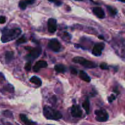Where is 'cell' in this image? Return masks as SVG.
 <instances>
[{"label":"cell","mask_w":125,"mask_h":125,"mask_svg":"<svg viewBox=\"0 0 125 125\" xmlns=\"http://www.w3.org/2000/svg\"><path fill=\"white\" fill-rule=\"evenodd\" d=\"M21 33V30L18 28H13V29L5 28L2 31L1 42L2 43H7L12 41L18 38Z\"/></svg>","instance_id":"obj_1"},{"label":"cell","mask_w":125,"mask_h":125,"mask_svg":"<svg viewBox=\"0 0 125 125\" xmlns=\"http://www.w3.org/2000/svg\"><path fill=\"white\" fill-rule=\"evenodd\" d=\"M43 113L45 118L48 120H58L62 118V115L59 111L49 106H45L43 109Z\"/></svg>","instance_id":"obj_2"},{"label":"cell","mask_w":125,"mask_h":125,"mask_svg":"<svg viewBox=\"0 0 125 125\" xmlns=\"http://www.w3.org/2000/svg\"><path fill=\"white\" fill-rule=\"evenodd\" d=\"M73 61L75 63H79L85 68H94L97 67V64L95 62L85 59L83 57H75L73 59Z\"/></svg>","instance_id":"obj_3"},{"label":"cell","mask_w":125,"mask_h":125,"mask_svg":"<svg viewBox=\"0 0 125 125\" xmlns=\"http://www.w3.org/2000/svg\"><path fill=\"white\" fill-rule=\"evenodd\" d=\"M96 115V120L99 122H105L107 121L109 118V115L107 111L103 109L96 110L95 112Z\"/></svg>","instance_id":"obj_4"},{"label":"cell","mask_w":125,"mask_h":125,"mask_svg":"<svg viewBox=\"0 0 125 125\" xmlns=\"http://www.w3.org/2000/svg\"><path fill=\"white\" fill-rule=\"evenodd\" d=\"M42 54V48L40 46H37L31 50V53L25 56V59L28 61H32L39 57Z\"/></svg>","instance_id":"obj_5"},{"label":"cell","mask_w":125,"mask_h":125,"mask_svg":"<svg viewBox=\"0 0 125 125\" xmlns=\"http://www.w3.org/2000/svg\"><path fill=\"white\" fill-rule=\"evenodd\" d=\"M48 48L54 52H59L61 49V45L57 39H52L48 43Z\"/></svg>","instance_id":"obj_6"},{"label":"cell","mask_w":125,"mask_h":125,"mask_svg":"<svg viewBox=\"0 0 125 125\" xmlns=\"http://www.w3.org/2000/svg\"><path fill=\"white\" fill-rule=\"evenodd\" d=\"M104 47L105 45L104 43L100 42L96 44L92 50V54L95 56H101V53H102V51L104 50Z\"/></svg>","instance_id":"obj_7"},{"label":"cell","mask_w":125,"mask_h":125,"mask_svg":"<svg viewBox=\"0 0 125 125\" xmlns=\"http://www.w3.org/2000/svg\"><path fill=\"white\" fill-rule=\"evenodd\" d=\"M48 29L50 33H54L57 30V21L53 18H51L48 21Z\"/></svg>","instance_id":"obj_8"},{"label":"cell","mask_w":125,"mask_h":125,"mask_svg":"<svg viewBox=\"0 0 125 125\" xmlns=\"http://www.w3.org/2000/svg\"><path fill=\"white\" fill-rule=\"evenodd\" d=\"M72 115L73 117L78 118L81 117L83 115V111L79 106L77 105H73L72 107Z\"/></svg>","instance_id":"obj_9"},{"label":"cell","mask_w":125,"mask_h":125,"mask_svg":"<svg viewBox=\"0 0 125 125\" xmlns=\"http://www.w3.org/2000/svg\"><path fill=\"white\" fill-rule=\"evenodd\" d=\"M48 66V63L45 61H39L35 63L33 67V70L35 72H37L40 70L41 68H46Z\"/></svg>","instance_id":"obj_10"},{"label":"cell","mask_w":125,"mask_h":125,"mask_svg":"<svg viewBox=\"0 0 125 125\" xmlns=\"http://www.w3.org/2000/svg\"><path fill=\"white\" fill-rule=\"evenodd\" d=\"M93 12L94 14L99 18H104L105 17V13L101 7H94L93 9Z\"/></svg>","instance_id":"obj_11"},{"label":"cell","mask_w":125,"mask_h":125,"mask_svg":"<svg viewBox=\"0 0 125 125\" xmlns=\"http://www.w3.org/2000/svg\"><path fill=\"white\" fill-rule=\"evenodd\" d=\"M34 1L35 0H22V1H20L18 6L21 9L24 10L26 9L28 4H32L34 3Z\"/></svg>","instance_id":"obj_12"},{"label":"cell","mask_w":125,"mask_h":125,"mask_svg":"<svg viewBox=\"0 0 125 125\" xmlns=\"http://www.w3.org/2000/svg\"><path fill=\"white\" fill-rule=\"evenodd\" d=\"M20 119L22 121V122H23L24 123H25L26 125H34L35 124V123H34V122H32L31 120H30L28 119V118H27L26 115L24 114H20Z\"/></svg>","instance_id":"obj_13"},{"label":"cell","mask_w":125,"mask_h":125,"mask_svg":"<svg viewBox=\"0 0 125 125\" xmlns=\"http://www.w3.org/2000/svg\"><path fill=\"white\" fill-rule=\"evenodd\" d=\"M79 77H80L82 80L87 82V83H90V81H91L90 76L84 71H80V72H79Z\"/></svg>","instance_id":"obj_14"},{"label":"cell","mask_w":125,"mask_h":125,"mask_svg":"<svg viewBox=\"0 0 125 125\" xmlns=\"http://www.w3.org/2000/svg\"><path fill=\"white\" fill-rule=\"evenodd\" d=\"M30 81L32 83H34V84H35L37 86H41L42 84V82L41 79L39 77L36 76H32L31 78L30 79Z\"/></svg>","instance_id":"obj_15"},{"label":"cell","mask_w":125,"mask_h":125,"mask_svg":"<svg viewBox=\"0 0 125 125\" xmlns=\"http://www.w3.org/2000/svg\"><path fill=\"white\" fill-rule=\"evenodd\" d=\"M54 69L58 73H65L67 70L65 66L62 64H57L54 66Z\"/></svg>","instance_id":"obj_16"},{"label":"cell","mask_w":125,"mask_h":125,"mask_svg":"<svg viewBox=\"0 0 125 125\" xmlns=\"http://www.w3.org/2000/svg\"><path fill=\"white\" fill-rule=\"evenodd\" d=\"M13 59V52L12 51H7L5 55V59L7 63H10Z\"/></svg>","instance_id":"obj_17"},{"label":"cell","mask_w":125,"mask_h":125,"mask_svg":"<svg viewBox=\"0 0 125 125\" xmlns=\"http://www.w3.org/2000/svg\"><path fill=\"white\" fill-rule=\"evenodd\" d=\"M83 107L86 113L89 114L90 112V101H89V98H86L84 101L83 103Z\"/></svg>","instance_id":"obj_18"},{"label":"cell","mask_w":125,"mask_h":125,"mask_svg":"<svg viewBox=\"0 0 125 125\" xmlns=\"http://www.w3.org/2000/svg\"><path fill=\"white\" fill-rule=\"evenodd\" d=\"M107 9H108L109 13H111V15L115 16L117 13V10L116 9L114 8V7H112V6H107Z\"/></svg>","instance_id":"obj_19"},{"label":"cell","mask_w":125,"mask_h":125,"mask_svg":"<svg viewBox=\"0 0 125 125\" xmlns=\"http://www.w3.org/2000/svg\"><path fill=\"white\" fill-rule=\"evenodd\" d=\"M27 42L25 36L24 35H23L21 38H20L19 39H18L17 41V45H20V44L24 43H26Z\"/></svg>","instance_id":"obj_20"},{"label":"cell","mask_w":125,"mask_h":125,"mask_svg":"<svg viewBox=\"0 0 125 125\" xmlns=\"http://www.w3.org/2000/svg\"><path fill=\"white\" fill-rule=\"evenodd\" d=\"M4 89L6 90V91L9 92L10 93H13L14 92V89H13V87L12 85L8 84V85H6V86L4 87Z\"/></svg>","instance_id":"obj_21"},{"label":"cell","mask_w":125,"mask_h":125,"mask_svg":"<svg viewBox=\"0 0 125 125\" xmlns=\"http://www.w3.org/2000/svg\"><path fill=\"white\" fill-rule=\"evenodd\" d=\"M24 68L26 71H30L31 69V61H28L25 65Z\"/></svg>","instance_id":"obj_22"},{"label":"cell","mask_w":125,"mask_h":125,"mask_svg":"<svg viewBox=\"0 0 125 125\" xmlns=\"http://www.w3.org/2000/svg\"><path fill=\"white\" fill-rule=\"evenodd\" d=\"M3 114L6 117H12V112H10L9 111H6L3 112Z\"/></svg>","instance_id":"obj_23"},{"label":"cell","mask_w":125,"mask_h":125,"mask_svg":"<svg viewBox=\"0 0 125 125\" xmlns=\"http://www.w3.org/2000/svg\"><path fill=\"white\" fill-rule=\"evenodd\" d=\"M6 21V17L5 16H0V24H4Z\"/></svg>","instance_id":"obj_24"},{"label":"cell","mask_w":125,"mask_h":125,"mask_svg":"<svg viewBox=\"0 0 125 125\" xmlns=\"http://www.w3.org/2000/svg\"><path fill=\"white\" fill-rule=\"evenodd\" d=\"M100 68L103 70H107L108 69L109 67L106 63H102L100 65Z\"/></svg>","instance_id":"obj_25"},{"label":"cell","mask_w":125,"mask_h":125,"mask_svg":"<svg viewBox=\"0 0 125 125\" xmlns=\"http://www.w3.org/2000/svg\"><path fill=\"white\" fill-rule=\"evenodd\" d=\"M70 71H71V73H72L73 74H74V75H76L78 74V71L76 68H73V67H70Z\"/></svg>","instance_id":"obj_26"},{"label":"cell","mask_w":125,"mask_h":125,"mask_svg":"<svg viewBox=\"0 0 125 125\" xmlns=\"http://www.w3.org/2000/svg\"><path fill=\"white\" fill-rule=\"evenodd\" d=\"M115 98H116V97L114 95H111V96H109V97H108L109 102V103H112V101H114V100H115Z\"/></svg>","instance_id":"obj_27"},{"label":"cell","mask_w":125,"mask_h":125,"mask_svg":"<svg viewBox=\"0 0 125 125\" xmlns=\"http://www.w3.org/2000/svg\"><path fill=\"white\" fill-rule=\"evenodd\" d=\"M55 3H56V6H61V5L62 4V2L60 1H56V2H55Z\"/></svg>","instance_id":"obj_28"},{"label":"cell","mask_w":125,"mask_h":125,"mask_svg":"<svg viewBox=\"0 0 125 125\" xmlns=\"http://www.w3.org/2000/svg\"><path fill=\"white\" fill-rule=\"evenodd\" d=\"M99 39H102V40H104V37L102 36V35H99Z\"/></svg>","instance_id":"obj_29"},{"label":"cell","mask_w":125,"mask_h":125,"mask_svg":"<svg viewBox=\"0 0 125 125\" xmlns=\"http://www.w3.org/2000/svg\"><path fill=\"white\" fill-rule=\"evenodd\" d=\"M48 1H50V2H56V1H57V0H48Z\"/></svg>","instance_id":"obj_30"},{"label":"cell","mask_w":125,"mask_h":125,"mask_svg":"<svg viewBox=\"0 0 125 125\" xmlns=\"http://www.w3.org/2000/svg\"><path fill=\"white\" fill-rule=\"evenodd\" d=\"M118 1H121V2H125V0H118Z\"/></svg>","instance_id":"obj_31"},{"label":"cell","mask_w":125,"mask_h":125,"mask_svg":"<svg viewBox=\"0 0 125 125\" xmlns=\"http://www.w3.org/2000/svg\"><path fill=\"white\" fill-rule=\"evenodd\" d=\"M76 1H82L83 0H76Z\"/></svg>","instance_id":"obj_32"}]
</instances>
